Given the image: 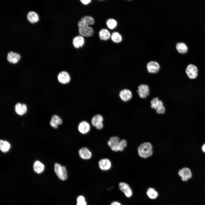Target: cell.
Returning a JSON list of instances; mask_svg holds the SVG:
<instances>
[{"instance_id":"cell-1","label":"cell","mask_w":205,"mask_h":205,"mask_svg":"<svg viewBox=\"0 0 205 205\" xmlns=\"http://www.w3.org/2000/svg\"><path fill=\"white\" fill-rule=\"evenodd\" d=\"M153 147L149 142H145L141 144L138 148L139 155L141 157L146 158L151 156L153 154Z\"/></svg>"},{"instance_id":"cell-2","label":"cell","mask_w":205,"mask_h":205,"mask_svg":"<svg viewBox=\"0 0 205 205\" xmlns=\"http://www.w3.org/2000/svg\"><path fill=\"white\" fill-rule=\"evenodd\" d=\"M151 108L155 110L159 114H164L166 111V108L163 102L157 97L153 98L151 101Z\"/></svg>"},{"instance_id":"cell-3","label":"cell","mask_w":205,"mask_h":205,"mask_svg":"<svg viewBox=\"0 0 205 205\" xmlns=\"http://www.w3.org/2000/svg\"><path fill=\"white\" fill-rule=\"evenodd\" d=\"M55 172L58 178L61 180H65L67 177V173L65 167L60 164L56 163L54 165Z\"/></svg>"},{"instance_id":"cell-4","label":"cell","mask_w":205,"mask_h":205,"mask_svg":"<svg viewBox=\"0 0 205 205\" xmlns=\"http://www.w3.org/2000/svg\"><path fill=\"white\" fill-rule=\"evenodd\" d=\"M137 92L140 98L145 99L149 95V88L147 85L141 84L138 86Z\"/></svg>"},{"instance_id":"cell-5","label":"cell","mask_w":205,"mask_h":205,"mask_svg":"<svg viewBox=\"0 0 205 205\" xmlns=\"http://www.w3.org/2000/svg\"><path fill=\"white\" fill-rule=\"evenodd\" d=\"M160 65L157 62L153 60L149 61L146 65L147 69L149 73L156 74L160 69Z\"/></svg>"},{"instance_id":"cell-6","label":"cell","mask_w":205,"mask_h":205,"mask_svg":"<svg viewBox=\"0 0 205 205\" xmlns=\"http://www.w3.org/2000/svg\"><path fill=\"white\" fill-rule=\"evenodd\" d=\"M95 23V20L92 17L85 16L83 17L77 23L78 28L89 26L93 25Z\"/></svg>"},{"instance_id":"cell-7","label":"cell","mask_w":205,"mask_h":205,"mask_svg":"<svg viewBox=\"0 0 205 205\" xmlns=\"http://www.w3.org/2000/svg\"><path fill=\"white\" fill-rule=\"evenodd\" d=\"M119 188L121 191L127 198H130L133 194L132 190L130 186L127 183L121 182L119 184Z\"/></svg>"},{"instance_id":"cell-8","label":"cell","mask_w":205,"mask_h":205,"mask_svg":"<svg viewBox=\"0 0 205 205\" xmlns=\"http://www.w3.org/2000/svg\"><path fill=\"white\" fill-rule=\"evenodd\" d=\"M103 118L100 114H97L94 116L91 119L92 125L98 130L102 129L103 127L102 123Z\"/></svg>"},{"instance_id":"cell-9","label":"cell","mask_w":205,"mask_h":205,"mask_svg":"<svg viewBox=\"0 0 205 205\" xmlns=\"http://www.w3.org/2000/svg\"><path fill=\"white\" fill-rule=\"evenodd\" d=\"M132 91L127 89L121 90L119 94L120 98L124 102H127L130 101L132 98Z\"/></svg>"},{"instance_id":"cell-10","label":"cell","mask_w":205,"mask_h":205,"mask_svg":"<svg viewBox=\"0 0 205 205\" xmlns=\"http://www.w3.org/2000/svg\"><path fill=\"white\" fill-rule=\"evenodd\" d=\"M186 71L188 77L191 79L196 78L198 75L197 68L195 65L193 64L188 65L186 69Z\"/></svg>"},{"instance_id":"cell-11","label":"cell","mask_w":205,"mask_h":205,"mask_svg":"<svg viewBox=\"0 0 205 205\" xmlns=\"http://www.w3.org/2000/svg\"><path fill=\"white\" fill-rule=\"evenodd\" d=\"M119 138L117 136L111 137L108 142V145L111 149L115 151H119Z\"/></svg>"},{"instance_id":"cell-12","label":"cell","mask_w":205,"mask_h":205,"mask_svg":"<svg viewBox=\"0 0 205 205\" xmlns=\"http://www.w3.org/2000/svg\"><path fill=\"white\" fill-rule=\"evenodd\" d=\"M179 175L181 177L182 180L185 181L190 179L192 174L190 170L187 167H184L180 170L178 172Z\"/></svg>"},{"instance_id":"cell-13","label":"cell","mask_w":205,"mask_h":205,"mask_svg":"<svg viewBox=\"0 0 205 205\" xmlns=\"http://www.w3.org/2000/svg\"><path fill=\"white\" fill-rule=\"evenodd\" d=\"M20 58V56L18 53L10 51L8 52L7 56V61L10 63L15 64Z\"/></svg>"},{"instance_id":"cell-14","label":"cell","mask_w":205,"mask_h":205,"mask_svg":"<svg viewBox=\"0 0 205 205\" xmlns=\"http://www.w3.org/2000/svg\"><path fill=\"white\" fill-rule=\"evenodd\" d=\"M79 33L83 37H90L92 36L94 33V30L91 27H87L78 28Z\"/></svg>"},{"instance_id":"cell-15","label":"cell","mask_w":205,"mask_h":205,"mask_svg":"<svg viewBox=\"0 0 205 205\" xmlns=\"http://www.w3.org/2000/svg\"><path fill=\"white\" fill-rule=\"evenodd\" d=\"M58 79L60 83L65 84L70 81V77L67 72L63 71L59 73L58 76Z\"/></svg>"},{"instance_id":"cell-16","label":"cell","mask_w":205,"mask_h":205,"mask_svg":"<svg viewBox=\"0 0 205 205\" xmlns=\"http://www.w3.org/2000/svg\"><path fill=\"white\" fill-rule=\"evenodd\" d=\"M99 165L100 168L103 171L109 170L111 166V163L110 161L107 158L101 159L99 162Z\"/></svg>"},{"instance_id":"cell-17","label":"cell","mask_w":205,"mask_h":205,"mask_svg":"<svg viewBox=\"0 0 205 205\" xmlns=\"http://www.w3.org/2000/svg\"><path fill=\"white\" fill-rule=\"evenodd\" d=\"M90 129L89 124L87 121H83L80 122L78 126V130L82 134H85L89 132Z\"/></svg>"},{"instance_id":"cell-18","label":"cell","mask_w":205,"mask_h":205,"mask_svg":"<svg viewBox=\"0 0 205 205\" xmlns=\"http://www.w3.org/2000/svg\"><path fill=\"white\" fill-rule=\"evenodd\" d=\"M84 43L85 39L83 37L80 35L75 36L73 40V44L74 47L76 48L81 47Z\"/></svg>"},{"instance_id":"cell-19","label":"cell","mask_w":205,"mask_h":205,"mask_svg":"<svg viewBox=\"0 0 205 205\" xmlns=\"http://www.w3.org/2000/svg\"><path fill=\"white\" fill-rule=\"evenodd\" d=\"M78 153L80 157L84 159H89L92 157L91 152L86 147L81 148L79 150Z\"/></svg>"},{"instance_id":"cell-20","label":"cell","mask_w":205,"mask_h":205,"mask_svg":"<svg viewBox=\"0 0 205 205\" xmlns=\"http://www.w3.org/2000/svg\"><path fill=\"white\" fill-rule=\"evenodd\" d=\"M26 16L27 20L31 23H36L39 20L38 15L34 11H28Z\"/></svg>"},{"instance_id":"cell-21","label":"cell","mask_w":205,"mask_h":205,"mask_svg":"<svg viewBox=\"0 0 205 205\" xmlns=\"http://www.w3.org/2000/svg\"><path fill=\"white\" fill-rule=\"evenodd\" d=\"M15 108L16 113L20 115L24 114L27 111V106L24 104H21L19 103H18L15 105Z\"/></svg>"},{"instance_id":"cell-22","label":"cell","mask_w":205,"mask_h":205,"mask_svg":"<svg viewBox=\"0 0 205 205\" xmlns=\"http://www.w3.org/2000/svg\"><path fill=\"white\" fill-rule=\"evenodd\" d=\"M62 123V119L58 116L55 115L52 116L50 124L52 127L56 129L58 128V125L61 124Z\"/></svg>"},{"instance_id":"cell-23","label":"cell","mask_w":205,"mask_h":205,"mask_svg":"<svg viewBox=\"0 0 205 205\" xmlns=\"http://www.w3.org/2000/svg\"><path fill=\"white\" fill-rule=\"evenodd\" d=\"M111 34L107 29L102 28L99 32V36L100 39L102 40H107L111 37Z\"/></svg>"},{"instance_id":"cell-24","label":"cell","mask_w":205,"mask_h":205,"mask_svg":"<svg viewBox=\"0 0 205 205\" xmlns=\"http://www.w3.org/2000/svg\"><path fill=\"white\" fill-rule=\"evenodd\" d=\"M33 168L34 171L37 173H42L44 169V164L38 160L36 161L34 163Z\"/></svg>"},{"instance_id":"cell-25","label":"cell","mask_w":205,"mask_h":205,"mask_svg":"<svg viewBox=\"0 0 205 205\" xmlns=\"http://www.w3.org/2000/svg\"><path fill=\"white\" fill-rule=\"evenodd\" d=\"M146 194L149 198L154 200L157 198L158 196L157 192L153 188L150 187L146 191Z\"/></svg>"},{"instance_id":"cell-26","label":"cell","mask_w":205,"mask_h":205,"mask_svg":"<svg viewBox=\"0 0 205 205\" xmlns=\"http://www.w3.org/2000/svg\"><path fill=\"white\" fill-rule=\"evenodd\" d=\"M11 147L10 143L7 141L1 140L0 141V148L1 151L3 152H7Z\"/></svg>"},{"instance_id":"cell-27","label":"cell","mask_w":205,"mask_h":205,"mask_svg":"<svg viewBox=\"0 0 205 205\" xmlns=\"http://www.w3.org/2000/svg\"><path fill=\"white\" fill-rule=\"evenodd\" d=\"M110 38L113 42L116 43H120L122 39L121 35L117 32H113L111 34Z\"/></svg>"},{"instance_id":"cell-28","label":"cell","mask_w":205,"mask_h":205,"mask_svg":"<svg viewBox=\"0 0 205 205\" xmlns=\"http://www.w3.org/2000/svg\"><path fill=\"white\" fill-rule=\"evenodd\" d=\"M176 48L178 51L181 53H185L188 50V47L186 45L182 42L177 43Z\"/></svg>"},{"instance_id":"cell-29","label":"cell","mask_w":205,"mask_h":205,"mask_svg":"<svg viewBox=\"0 0 205 205\" xmlns=\"http://www.w3.org/2000/svg\"><path fill=\"white\" fill-rule=\"evenodd\" d=\"M106 23L107 27L109 29L111 30L115 28L117 24L116 21L113 18L108 19L106 21Z\"/></svg>"},{"instance_id":"cell-30","label":"cell","mask_w":205,"mask_h":205,"mask_svg":"<svg viewBox=\"0 0 205 205\" xmlns=\"http://www.w3.org/2000/svg\"><path fill=\"white\" fill-rule=\"evenodd\" d=\"M77 205H87L84 197L83 196H79L77 199Z\"/></svg>"},{"instance_id":"cell-31","label":"cell","mask_w":205,"mask_h":205,"mask_svg":"<svg viewBox=\"0 0 205 205\" xmlns=\"http://www.w3.org/2000/svg\"><path fill=\"white\" fill-rule=\"evenodd\" d=\"M127 145V142L124 139L122 140L119 142V151H123Z\"/></svg>"},{"instance_id":"cell-32","label":"cell","mask_w":205,"mask_h":205,"mask_svg":"<svg viewBox=\"0 0 205 205\" xmlns=\"http://www.w3.org/2000/svg\"><path fill=\"white\" fill-rule=\"evenodd\" d=\"M80 1L83 4L85 5L89 4L91 1V0H81Z\"/></svg>"},{"instance_id":"cell-33","label":"cell","mask_w":205,"mask_h":205,"mask_svg":"<svg viewBox=\"0 0 205 205\" xmlns=\"http://www.w3.org/2000/svg\"><path fill=\"white\" fill-rule=\"evenodd\" d=\"M110 205H122L120 203L114 201L112 202Z\"/></svg>"},{"instance_id":"cell-34","label":"cell","mask_w":205,"mask_h":205,"mask_svg":"<svg viewBox=\"0 0 205 205\" xmlns=\"http://www.w3.org/2000/svg\"><path fill=\"white\" fill-rule=\"evenodd\" d=\"M202 151L205 153V144H204L202 147Z\"/></svg>"}]
</instances>
